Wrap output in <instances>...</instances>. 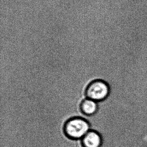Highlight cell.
Returning <instances> with one entry per match:
<instances>
[{
  "instance_id": "obj_3",
  "label": "cell",
  "mask_w": 147,
  "mask_h": 147,
  "mask_svg": "<svg viewBox=\"0 0 147 147\" xmlns=\"http://www.w3.org/2000/svg\"><path fill=\"white\" fill-rule=\"evenodd\" d=\"M84 147H100L102 145L101 136L97 131L90 130L82 139Z\"/></svg>"
},
{
  "instance_id": "obj_1",
  "label": "cell",
  "mask_w": 147,
  "mask_h": 147,
  "mask_svg": "<svg viewBox=\"0 0 147 147\" xmlns=\"http://www.w3.org/2000/svg\"><path fill=\"white\" fill-rule=\"evenodd\" d=\"M90 130L88 122L81 117L70 119L66 123L64 126L66 135L73 139H82Z\"/></svg>"
},
{
  "instance_id": "obj_4",
  "label": "cell",
  "mask_w": 147,
  "mask_h": 147,
  "mask_svg": "<svg viewBox=\"0 0 147 147\" xmlns=\"http://www.w3.org/2000/svg\"><path fill=\"white\" fill-rule=\"evenodd\" d=\"M80 109L82 113L85 115H94L98 111V102L86 98L80 103Z\"/></svg>"
},
{
  "instance_id": "obj_2",
  "label": "cell",
  "mask_w": 147,
  "mask_h": 147,
  "mask_svg": "<svg viewBox=\"0 0 147 147\" xmlns=\"http://www.w3.org/2000/svg\"><path fill=\"white\" fill-rule=\"evenodd\" d=\"M111 93V88L109 84L103 80H96L90 82L86 88V98L96 102L103 101L107 99Z\"/></svg>"
}]
</instances>
